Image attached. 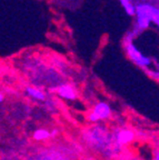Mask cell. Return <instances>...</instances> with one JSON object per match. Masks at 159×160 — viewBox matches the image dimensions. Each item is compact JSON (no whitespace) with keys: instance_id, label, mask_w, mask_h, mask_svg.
<instances>
[{"instance_id":"cell-1","label":"cell","mask_w":159,"mask_h":160,"mask_svg":"<svg viewBox=\"0 0 159 160\" xmlns=\"http://www.w3.org/2000/svg\"><path fill=\"white\" fill-rule=\"evenodd\" d=\"M82 139L90 149L106 157H114L121 150V147L115 141L112 132H110L105 126L97 123L85 130Z\"/></svg>"},{"instance_id":"cell-2","label":"cell","mask_w":159,"mask_h":160,"mask_svg":"<svg viewBox=\"0 0 159 160\" xmlns=\"http://www.w3.org/2000/svg\"><path fill=\"white\" fill-rule=\"evenodd\" d=\"M122 45H124V49L127 56L136 66L145 70H147L151 66V59L149 57H147L140 49H138V47L134 43V39L128 33L122 40Z\"/></svg>"},{"instance_id":"cell-3","label":"cell","mask_w":159,"mask_h":160,"mask_svg":"<svg viewBox=\"0 0 159 160\" xmlns=\"http://www.w3.org/2000/svg\"><path fill=\"white\" fill-rule=\"evenodd\" d=\"M149 5L147 2H140L137 5L136 10V23H135V29H137L139 32L148 29L151 25V18H150Z\"/></svg>"},{"instance_id":"cell-4","label":"cell","mask_w":159,"mask_h":160,"mask_svg":"<svg viewBox=\"0 0 159 160\" xmlns=\"http://www.w3.org/2000/svg\"><path fill=\"white\" fill-rule=\"evenodd\" d=\"M111 117V108L107 102L99 101L94 106L89 113H88V120L92 123H97L100 121L108 120Z\"/></svg>"},{"instance_id":"cell-5","label":"cell","mask_w":159,"mask_h":160,"mask_svg":"<svg viewBox=\"0 0 159 160\" xmlns=\"http://www.w3.org/2000/svg\"><path fill=\"white\" fill-rule=\"evenodd\" d=\"M115 141L117 142L118 146L124 147V146H128L135 140V133L132 130L127 129V128H119L112 131Z\"/></svg>"},{"instance_id":"cell-6","label":"cell","mask_w":159,"mask_h":160,"mask_svg":"<svg viewBox=\"0 0 159 160\" xmlns=\"http://www.w3.org/2000/svg\"><path fill=\"white\" fill-rule=\"evenodd\" d=\"M54 92H56L60 98L66 100H75L77 98V90L70 83H62L54 88Z\"/></svg>"},{"instance_id":"cell-7","label":"cell","mask_w":159,"mask_h":160,"mask_svg":"<svg viewBox=\"0 0 159 160\" xmlns=\"http://www.w3.org/2000/svg\"><path fill=\"white\" fill-rule=\"evenodd\" d=\"M25 93L35 101H45L46 100V93L42 91V89L33 86H27L25 88Z\"/></svg>"},{"instance_id":"cell-8","label":"cell","mask_w":159,"mask_h":160,"mask_svg":"<svg viewBox=\"0 0 159 160\" xmlns=\"http://www.w3.org/2000/svg\"><path fill=\"white\" fill-rule=\"evenodd\" d=\"M118 2L120 3L122 9L125 10V12L128 16H130V17L136 16L137 5L134 3V0H118Z\"/></svg>"},{"instance_id":"cell-9","label":"cell","mask_w":159,"mask_h":160,"mask_svg":"<svg viewBox=\"0 0 159 160\" xmlns=\"http://www.w3.org/2000/svg\"><path fill=\"white\" fill-rule=\"evenodd\" d=\"M51 137V132L48 131L47 129H44V128H40V129L35 130V132L33 133V138L36 140V141H46L49 138Z\"/></svg>"},{"instance_id":"cell-10","label":"cell","mask_w":159,"mask_h":160,"mask_svg":"<svg viewBox=\"0 0 159 160\" xmlns=\"http://www.w3.org/2000/svg\"><path fill=\"white\" fill-rule=\"evenodd\" d=\"M149 11H150L151 22L159 28V8L154 5H149Z\"/></svg>"},{"instance_id":"cell-11","label":"cell","mask_w":159,"mask_h":160,"mask_svg":"<svg viewBox=\"0 0 159 160\" xmlns=\"http://www.w3.org/2000/svg\"><path fill=\"white\" fill-rule=\"evenodd\" d=\"M42 155L39 156L38 160H67L66 158L61 157L56 152H41Z\"/></svg>"},{"instance_id":"cell-12","label":"cell","mask_w":159,"mask_h":160,"mask_svg":"<svg viewBox=\"0 0 159 160\" xmlns=\"http://www.w3.org/2000/svg\"><path fill=\"white\" fill-rule=\"evenodd\" d=\"M152 160H159V146L154 150V153H152Z\"/></svg>"},{"instance_id":"cell-13","label":"cell","mask_w":159,"mask_h":160,"mask_svg":"<svg viewBox=\"0 0 159 160\" xmlns=\"http://www.w3.org/2000/svg\"><path fill=\"white\" fill-rule=\"evenodd\" d=\"M156 73H157V75L155 76V78H156V79H158V80H159V69H158V71H157Z\"/></svg>"},{"instance_id":"cell-14","label":"cell","mask_w":159,"mask_h":160,"mask_svg":"<svg viewBox=\"0 0 159 160\" xmlns=\"http://www.w3.org/2000/svg\"><path fill=\"white\" fill-rule=\"evenodd\" d=\"M125 160H138V159H136V158H128V159H125Z\"/></svg>"},{"instance_id":"cell-15","label":"cell","mask_w":159,"mask_h":160,"mask_svg":"<svg viewBox=\"0 0 159 160\" xmlns=\"http://www.w3.org/2000/svg\"><path fill=\"white\" fill-rule=\"evenodd\" d=\"M158 137H159V131H158Z\"/></svg>"}]
</instances>
